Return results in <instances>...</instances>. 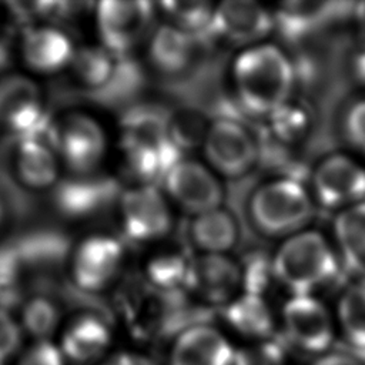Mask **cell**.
Segmentation results:
<instances>
[{
    "instance_id": "cell-1",
    "label": "cell",
    "mask_w": 365,
    "mask_h": 365,
    "mask_svg": "<svg viewBox=\"0 0 365 365\" xmlns=\"http://www.w3.org/2000/svg\"><path fill=\"white\" fill-rule=\"evenodd\" d=\"M232 84L251 114L271 115L291 100L295 68L285 51L271 43L244 47L232 61Z\"/></svg>"
},
{
    "instance_id": "cell-2",
    "label": "cell",
    "mask_w": 365,
    "mask_h": 365,
    "mask_svg": "<svg viewBox=\"0 0 365 365\" xmlns=\"http://www.w3.org/2000/svg\"><path fill=\"white\" fill-rule=\"evenodd\" d=\"M272 277L292 295H312L338 275L339 261L318 231L302 230L278 247L271 259Z\"/></svg>"
},
{
    "instance_id": "cell-3",
    "label": "cell",
    "mask_w": 365,
    "mask_h": 365,
    "mask_svg": "<svg viewBox=\"0 0 365 365\" xmlns=\"http://www.w3.org/2000/svg\"><path fill=\"white\" fill-rule=\"evenodd\" d=\"M250 218L267 237H291L312 218L314 202L305 185L292 177H281L259 185L248 204Z\"/></svg>"
},
{
    "instance_id": "cell-4",
    "label": "cell",
    "mask_w": 365,
    "mask_h": 365,
    "mask_svg": "<svg viewBox=\"0 0 365 365\" xmlns=\"http://www.w3.org/2000/svg\"><path fill=\"white\" fill-rule=\"evenodd\" d=\"M201 147L210 168L227 178L245 175L259 157V147L251 131L230 117H220L208 125Z\"/></svg>"
},
{
    "instance_id": "cell-5",
    "label": "cell",
    "mask_w": 365,
    "mask_h": 365,
    "mask_svg": "<svg viewBox=\"0 0 365 365\" xmlns=\"http://www.w3.org/2000/svg\"><path fill=\"white\" fill-rule=\"evenodd\" d=\"M282 331L288 345L308 355L331 351L335 328L331 312L314 295H291L281 309Z\"/></svg>"
},
{
    "instance_id": "cell-6",
    "label": "cell",
    "mask_w": 365,
    "mask_h": 365,
    "mask_svg": "<svg viewBox=\"0 0 365 365\" xmlns=\"http://www.w3.org/2000/svg\"><path fill=\"white\" fill-rule=\"evenodd\" d=\"M153 9L147 1L104 0L96 7V26L101 46L117 58L125 57L147 33Z\"/></svg>"
},
{
    "instance_id": "cell-7",
    "label": "cell",
    "mask_w": 365,
    "mask_h": 365,
    "mask_svg": "<svg viewBox=\"0 0 365 365\" xmlns=\"http://www.w3.org/2000/svg\"><path fill=\"white\" fill-rule=\"evenodd\" d=\"M120 214L125 237L135 242L161 240L173 227L168 201L153 184H140L123 192Z\"/></svg>"
},
{
    "instance_id": "cell-8",
    "label": "cell",
    "mask_w": 365,
    "mask_h": 365,
    "mask_svg": "<svg viewBox=\"0 0 365 365\" xmlns=\"http://www.w3.org/2000/svg\"><path fill=\"white\" fill-rule=\"evenodd\" d=\"M311 185L322 207L341 211L365 201V167L346 154H331L312 171Z\"/></svg>"
},
{
    "instance_id": "cell-9",
    "label": "cell",
    "mask_w": 365,
    "mask_h": 365,
    "mask_svg": "<svg viewBox=\"0 0 365 365\" xmlns=\"http://www.w3.org/2000/svg\"><path fill=\"white\" fill-rule=\"evenodd\" d=\"M163 181L167 195L192 215L220 208L222 204L224 190L220 180L200 161L181 158Z\"/></svg>"
},
{
    "instance_id": "cell-10",
    "label": "cell",
    "mask_w": 365,
    "mask_h": 365,
    "mask_svg": "<svg viewBox=\"0 0 365 365\" xmlns=\"http://www.w3.org/2000/svg\"><path fill=\"white\" fill-rule=\"evenodd\" d=\"M50 121L46 117L37 84L21 74L0 78V125L16 137L29 138Z\"/></svg>"
},
{
    "instance_id": "cell-11",
    "label": "cell",
    "mask_w": 365,
    "mask_h": 365,
    "mask_svg": "<svg viewBox=\"0 0 365 365\" xmlns=\"http://www.w3.org/2000/svg\"><path fill=\"white\" fill-rule=\"evenodd\" d=\"M56 150L76 174L94 171L106 153V134L90 115L74 113L56 125Z\"/></svg>"
},
{
    "instance_id": "cell-12",
    "label": "cell",
    "mask_w": 365,
    "mask_h": 365,
    "mask_svg": "<svg viewBox=\"0 0 365 365\" xmlns=\"http://www.w3.org/2000/svg\"><path fill=\"white\" fill-rule=\"evenodd\" d=\"M275 27L274 14L262 4L251 0H227L214 6L210 34L221 40L254 46Z\"/></svg>"
},
{
    "instance_id": "cell-13",
    "label": "cell",
    "mask_w": 365,
    "mask_h": 365,
    "mask_svg": "<svg viewBox=\"0 0 365 365\" xmlns=\"http://www.w3.org/2000/svg\"><path fill=\"white\" fill-rule=\"evenodd\" d=\"M123 261V247L108 235H91L76 250L71 258V277L86 292L104 289L117 275Z\"/></svg>"
},
{
    "instance_id": "cell-14",
    "label": "cell",
    "mask_w": 365,
    "mask_h": 365,
    "mask_svg": "<svg viewBox=\"0 0 365 365\" xmlns=\"http://www.w3.org/2000/svg\"><path fill=\"white\" fill-rule=\"evenodd\" d=\"M235 348L215 327L198 322L175 335L168 365H234Z\"/></svg>"
},
{
    "instance_id": "cell-15",
    "label": "cell",
    "mask_w": 365,
    "mask_h": 365,
    "mask_svg": "<svg viewBox=\"0 0 365 365\" xmlns=\"http://www.w3.org/2000/svg\"><path fill=\"white\" fill-rule=\"evenodd\" d=\"M242 287V268L225 254H200L191 259L188 288L211 304L225 305Z\"/></svg>"
},
{
    "instance_id": "cell-16",
    "label": "cell",
    "mask_w": 365,
    "mask_h": 365,
    "mask_svg": "<svg viewBox=\"0 0 365 365\" xmlns=\"http://www.w3.org/2000/svg\"><path fill=\"white\" fill-rule=\"evenodd\" d=\"M76 47L63 30L54 26L27 27L21 40V56L27 67L41 74H53L70 67Z\"/></svg>"
},
{
    "instance_id": "cell-17",
    "label": "cell",
    "mask_w": 365,
    "mask_h": 365,
    "mask_svg": "<svg viewBox=\"0 0 365 365\" xmlns=\"http://www.w3.org/2000/svg\"><path fill=\"white\" fill-rule=\"evenodd\" d=\"M197 56V38L174 24L157 27L150 37L148 58L151 66L164 76L182 74Z\"/></svg>"
},
{
    "instance_id": "cell-18",
    "label": "cell",
    "mask_w": 365,
    "mask_h": 365,
    "mask_svg": "<svg viewBox=\"0 0 365 365\" xmlns=\"http://www.w3.org/2000/svg\"><path fill=\"white\" fill-rule=\"evenodd\" d=\"M225 322L238 334L257 341L274 336V317L261 294L242 292L222 308Z\"/></svg>"
},
{
    "instance_id": "cell-19",
    "label": "cell",
    "mask_w": 365,
    "mask_h": 365,
    "mask_svg": "<svg viewBox=\"0 0 365 365\" xmlns=\"http://www.w3.org/2000/svg\"><path fill=\"white\" fill-rule=\"evenodd\" d=\"M334 235L344 265L365 281V201L338 211Z\"/></svg>"
},
{
    "instance_id": "cell-20",
    "label": "cell",
    "mask_w": 365,
    "mask_h": 365,
    "mask_svg": "<svg viewBox=\"0 0 365 365\" xmlns=\"http://www.w3.org/2000/svg\"><path fill=\"white\" fill-rule=\"evenodd\" d=\"M16 168L26 187L48 188L56 184L58 177L57 151L43 140L20 138L16 151Z\"/></svg>"
},
{
    "instance_id": "cell-21",
    "label": "cell",
    "mask_w": 365,
    "mask_h": 365,
    "mask_svg": "<svg viewBox=\"0 0 365 365\" xmlns=\"http://www.w3.org/2000/svg\"><path fill=\"white\" fill-rule=\"evenodd\" d=\"M188 234L201 254H227L238 241V224L230 211L220 207L194 215Z\"/></svg>"
},
{
    "instance_id": "cell-22",
    "label": "cell",
    "mask_w": 365,
    "mask_h": 365,
    "mask_svg": "<svg viewBox=\"0 0 365 365\" xmlns=\"http://www.w3.org/2000/svg\"><path fill=\"white\" fill-rule=\"evenodd\" d=\"M342 3L285 1L274 13L275 26L289 38H299L342 13Z\"/></svg>"
},
{
    "instance_id": "cell-23",
    "label": "cell",
    "mask_w": 365,
    "mask_h": 365,
    "mask_svg": "<svg viewBox=\"0 0 365 365\" xmlns=\"http://www.w3.org/2000/svg\"><path fill=\"white\" fill-rule=\"evenodd\" d=\"M108 344L110 331L106 322L94 315H81L66 329L61 352L77 364H87L98 358Z\"/></svg>"
},
{
    "instance_id": "cell-24",
    "label": "cell",
    "mask_w": 365,
    "mask_h": 365,
    "mask_svg": "<svg viewBox=\"0 0 365 365\" xmlns=\"http://www.w3.org/2000/svg\"><path fill=\"white\" fill-rule=\"evenodd\" d=\"M336 321L348 351L365 362V281L345 288L336 305Z\"/></svg>"
},
{
    "instance_id": "cell-25",
    "label": "cell",
    "mask_w": 365,
    "mask_h": 365,
    "mask_svg": "<svg viewBox=\"0 0 365 365\" xmlns=\"http://www.w3.org/2000/svg\"><path fill=\"white\" fill-rule=\"evenodd\" d=\"M117 57L100 46L76 48L70 68L76 78L88 88L97 90L108 86L118 71Z\"/></svg>"
},
{
    "instance_id": "cell-26",
    "label": "cell",
    "mask_w": 365,
    "mask_h": 365,
    "mask_svg": "<svg viewBox=\"0 0 365 365\" xmlns=\"http://www.w3.org/2000/svg\"><path fill=\"white\" fill-rule=\"evenodd\" d=\"M191 259L181 252H163L148 261L147 278L160 294H180L188 288Z\"/></svg>"
},
{
    "instance_id": "cell-27",
    "label": "cell",
    "mask_w": 365,
    "mask_h": 365,
    "mask_svg": "<svg viewBox=\"0 0 365 365\" xmlns=\"http://www.w3.org/2000/svg\"><path fill=\"white\" fill-rule=\"evenodd\" d=\"M104 202V184L98 181H70L58 187L57 205L71 217L91 214Z\"/></svg>"
},
{
    "instance_id": "cell-28",
    "label": "cell",
    "mask_w": 365,
    "mask_h": 365,
    "mask_svg": "<svg viewBox=\"0 0 365 365\" xmlns=\"http://www.w3.org/2000/svg\"><path fill=\"white\" fill-rule=\"evenodd\" d=\"M171 24L194 36L210 34L214 6L205 1H165L160 4Z\"/></svg>"
},
{
    "instance_id": "cell-29",
    "label": "cell",
    "mask_w": 365,
    "mask_h": 365,
    "mask_svg": "<svg viewBox=\"0 0 365 365\" xmlns=\"http://www.w3.org/2000/svg\"><path fill=\"white\" fill-rule=\"evenodd\" d=\"M58 324V308L46 297H34L29 299L23 308V327L24 329L38 338V341H47V338L56 331Z\"/></svg>"
},
{
    "instance_id": "cell-30",
    "label": "cell",
    "mask_w": 365,
    "mask_h": 365,
    "mask_svg": "<svg viewBox=\"0 0 365 365\" xmlns=\"http://www.w3.org/2000/svg\"><path fill=\"white\" fill-rule=\"evenodd\" d=\"M167 130L170 140L180 148H192L198 144L202 145L208 125L204 120L192 111H177L168 115Z\"/></svg>"
},
{
    "instance_id": "cell-31",
    "label": "cell",
    "mask_w": 365,
    "mask_h": 365,
    "mask_svg": "<svg viewBox=\"0 0 365 365\" xmlns=\"http://www.w3.org/2000/svg\"><path fill=\"white\" fill-rule=\"evenodd\" d=\"M234 365H288L284 341L268 338L235 349Z\"/></svg>"
},
{
    "instance_id": "cell-32",
    "label": "cell",
    "mask_w": 365,
    "mask_h": 365,
    "mask_svg": "<svg viewBox=\"0 0 365 365\" xmlns=\"http://www.w3.org/2000/svg\"><path fill=\"white\" fill-rule=\"evenodd\" d=\"M308 118L307 111L291 100L269 115L274 134L285 141L299 138L308 127Z\"/></svg>"
},
{
    "instance_id": "cell-33",
    "label": "cell",
    "mask_w": 365,
    "mask_h": 365,
    "mask_svg": "<svg viewBox=\"0 0 365 365\" xmlns=\"http://www.w3.org/2000/svg\"><path fill=\"white\" fill-rule=\"evenodd\" d=\"M342 127L346 141L365 157V98L348 107Z\"/></svg>"
},
{
    "instance_id": "cell-34",
    "label": "cell",
    "mask_w": 365,
    "mask_h": 365,
    "mask_svg": "<svg viewBox=\"0 0 365 365\" xmlns=\"http://www.w3.org/2000/svg\"><path fill=\"white\" fill-rule=\"evenodd\" d=\"M6 308H0V364L10 358L20 346L21 332Z\"/></svg>"
},
{
    "instance_id": "cell-35",
    "label": "cell",
    "mask_w": 365,
    "mask_h": 365,
    "mask_svg": "<svg viewBox=\"0 0 365 365\" xmlns=\"http://www.w3.org/2000/svg\"><path fill=\"white\" fill-rule=\"evenodd\" d=\"M19 365H64L63 352L50 341H38L24 352Z\"/></svg>"
},
{
    "instance_id": "cell-36",
    "label": "cell",
    "mask_w": 365,
    "mask_h": 365,
    "mask_svg": "<svg viewBox=\"0 0 365 365\" xmlns=\"http://www.w3.org/2000/svg\"><path fill=\"white\" fill-rule=\"evenodd\" d=\"M312 365H364V362L349 351H329L317 356Z\"/></svg>"
},
{
    "instance_id": "cell-37",
    "label": "cell",
    "mask_w": 365,
    "mask_h": 365,
    "mask_svg": "<svg viewBox=\"0 0 365 365\" xmlns=\"http://www.w3.org/2000/svg\"><path fill=\"white\" fill-rule=\"evenodd\" d=\"M103 365H155V364L145 355L121 352V354L111 356Z\"/></svg>"
},
{
    "instance_id": "cell-38",
    "label": "cell",
    "mask_w": 365,
    "mask_h": 365,
    "mask_svg": "<svg viewBox=\"0 0 365 365\" xmlns=\"http://www.w3.org/2000/svg\"><path fill=\"white\" fill-rule=\"evenodd\" d=\"M354 74L359 83L365 84V50L358 53L354 58Z\"/></svg>"
},
{
    "instance_id": "cell-39",
    "label": "cell",
    "mask_w": 365,
    "mask_h": 365,
    "mask_svg": "<svg viewBox=\"0 0 365 365\" xmlns=\"http://www.w3.org/2000/svg\"><path fill=\"white\" fill-rule=\"evenodd\" d=\"M355 16H356V19L359 21V26H361V30L365 36V1L355 4Z\"/></svg>"
},
{
    "instance_id": "cell-40",
    "label": "cell",
    "mask_w": 365,
    "mask_h": 365,
    "mask_svg": "<svg viewBox=\"0 0 365 365\" xmlns=\"http://www.w3.org/2000/svg\"><path fill=\"white\" fill-rule=\"evenodd\" d=\"M3 217H4V214H3V207H1V204H0V224H1V221H3Z\"/></svg>"
},
{
    "instance_id": "cell-41",
    "label": "cell",
    "mask_w": 365,
    "mask_h": 365,
    "mask_svg": "<svg viewBox=\"0 0 365 365\" xmlns=\"http://www.w3.org/2000/svg\"><path fill=\"white\" fill-rule=\"evenodd\" d=\"M0 365H1V364H0Z\"/></svg>"
}]
</instances>
